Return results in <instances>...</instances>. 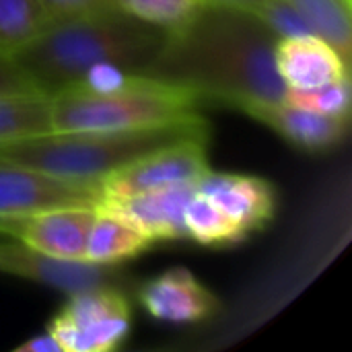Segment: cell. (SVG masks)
<instances>
[{"instance_id": "cell-17", "label": "cell", "mask_w": 352, "mask_h": 352, "mask_svg": "<svg viewBox=\"0 0 352 352\" xmlns=\"http://www.w3.org/2000/svg\"><path fill=\"white\" fill-rule=\"evenodd\" d=\"M307 21L311 31L332 43L351 64L352 0H287Z\"/></svg>"}, {"instance_id": "cell-16", "label": "cell", "mask_w": 352, "mask_h": 352, "mask_svg": "<svg viewBox=\"0 0 352 352\" xmlns=\"http://www.w3.org/2000/svg\"><path fill=\"white\" fill-rule=\"evenodd\" d=\"M52 132V97L43 91L0 93V144Z\"/></svg>"}, {"instance_id": "cell-11", "label": "cell", "mask_w": 352, "mask_h": 352, "mask_svg": "<svg viewBox=\"0 0 352 352\" xmlns=\"http://www.w3.org/2000/svg\"><path fill=\"white\" fill-rule=\"evenodd\" d=\"M136 297L148 316L171 324H196L219 309L217 295L188 268H169L146 280Z\"/></svg>"}, {"instance_id": "cell-25", "label": "cell", "mask_w": 352, "mask_h": 352, "mask_svg": "<svg viewBox=\"0 0 352 352\" xmlns=\"http://www.w3.org/2000/svg\"><path fill=\"white\" fill-rule=\"evenodd\" d=\"M16 352H62L56 338L45 330V334L41 336H33L31 340L23 342L21 346H16Z\"/></svg>"}, {"instance_id": "cell-23", "label": "cell", "mask_w": 352, "mask_h": 352, "mask_svg": "<svg viewBox=\"0 0 352 352\" xmlns=\"http://www.w3.org/2000/svg\"><path fill=\"white\" fill-rule=\"evenodd\" d=\"M39 4L45 10L50 23H54L107 8L111 6V0H39Z\"/></svg>"}, {"instance_id": "cell-22", "label": "cell", "mask_w": 352, "mask_h": 352, "mask_svg": "<svg viewBox=\"0 0 352 352\" xmlns=\"http://www.w3.org/2000/svg\"><path fill=\"white\" fill-rule=\"evenodd\" d=\"M256 16L278 37H295V35H307L314 33L307 21L297 12L293 4L287 0H264L260 8L256 10Z\"/></svg>"}, {"instance_id": "cell-15", "label": "cell", "mask_w": 352, "mask_h": 352, "mask_svg": "<svg viewBox=\"0 0 352 352\" xmlns=\"http://www.w3.org/2000/svg\"><path fill=\"white\" fill-rule=\"evenodd\" d=\"M151 245L153 241L142 231L132 227L128 221L97 206V214L91 225L85 248V260L116 266L120 262L140 256Z\"/></svg>"}, {"instance_id": "cell-26", "label": "cell", "mask_w": 352, "mask_h": 352, "mask_svg": "<svg viewBox=\"0 0 352 352\" xmlns=\"http://www.w3.org/2000/svg\"><path fill=\"white\" fill-rule=\"evenodd\" d=\"M214 4H223V6H231V8H239V10H248L252 14H256V10L260 8V4L264 0H210Z\"/></svg>"}, {"instance_id": "cell-10", "label": "cell", "mask_w": 352, "mask_h": 352, "mask_svg": "<svg viewBox=\"0 0 352 352\" xmlns=\"http://www.w3.org/2000/svg\"><path fill=\"white\" fill-rule=\"evenodd\" d=\"M196 192L208 198L243 235L262 229L276 210L272 184L256 175L210 169L196 182Z\"/></svg>"}, {"instance_id": "cell-14", "label": "cell", "mask_w": 352, "mask_h": 352, "mask_svg": "<svg viewBox=\"0 0 352 352\" xmlns=\"http://www.w3.org/2000/svg\"><path fill=\"white\" fill-rule=\"evenodd\" d=\"M252 120L268 126L287 142L303 151H326L338 144L349 130L351 118L342 116H326L311 109L295 107L285 101L258 107L250 113Z\"/></svg>"}, {"instance_id": "cell-20", "label": "cell", "mask_w": 352, "mask_h": 352, "mask_svg": "<svg viewBox=\"0 0 352 352\" xmlns=\"http://www.w3.org/2000/svg\"><path fill=\"white\" fill-rule=\"evenodd\" d=\"M210 0H111V6L167 33L192 21Z\"/></svg>"}, {"instance_id": "cell-2", "label": "cell", "mask_w": 352, "mask_h": 352, "mask_svg": "<svg viewBox=\"0 0 352 352\" xmlns=\"http://www.w3.org/2000/svg\"><path fill=\"white\" fill-rule=\"evenodd\" d=\"M167 31L113 6L50 23L12 62L43 93L82 82L101 68L144 72Z\"/></svg>"}, {"instance_id": "cell-7", "label": "cell", "mask_w": 352, "mask_h": 352, "mask_svg": "<svg viewBox=\"0 0 352 352\" xmlns=\"http://www.w3.org/2000/svg\"><path fill=\"white\" fill-rule=\"evenodd\" d=\"M99 202L101 190L95 182L54 177L0 161V219L62 206H97Z\"/></svg>"}, {"instance_id": "cell-8", "label": "cell", "mask_w": 352, "mask_h": 352, "mask_svg": "<svg viewBox=\"0 0 352 352\" xmlns=\"http://www.w3.org/2000/svg\"><path fill=\"white\" fill-rule=\"evenodd\" d=\"M97 206H62L29 214L2 217L0 235L47 256L85 260V248Z\"/></svg>"}, {"instance_id": "cell-21", "label": "cell", "mask_w": 352, "mask_h": 352, "mask_svg": "<svg viewBox=\"0 0 352 352\" xmlns=\"http://www.w3.org/2000/svg\"><path fill=\"white\" fill-rule=\"evenodd\" d=\"M351 76L340 78L328 85H322L318 89H307V91H285V103L311 109L318 113L326 116H342L351 118Z\"/></svg>"}, {"instance_id": "cell-19", "label": "cell", "mask_w": 352, "mask_h": 352, "mask_svg": "<svg viewBox=\"0 0 352 352\" xmlns=\"http://www.w3.org/2000/svg\"><path fill=\"white\" fill-rule=\"evenodd\" d=\"M184 223L188 239L202 245H229L245 237L208 198L196 190L186 206Z\"/></svg>"}, {"instance_id": "cell-9", "label": "cell", "mask_w": 352, "mask_h": 352, "mask_svg": "<svg viewBox=\"0 0 352 352\" xmlns=\"http://www.w3.org/2000/svg\"><path fill=\"white\" fill-rule=\"evenodd\" d=\"M0 272L58 289L66 295L95 287H124V276L116 266L56 258L23 243H0Z\"/></svg>"}, {"instance_id": "cell-4", "label": "cell", "mask_w": 352, "mask_h": 352, "mask_svg": "<svg viewBox=\"0 0 352 352\" xmlns=\"http://www.w3.org/2000/svg\"><path fill=\"white\" fill-rule=\"evenodd\" d=\"M206 134V120L130 132H50L0 144V161L54 177L99 184L120 167L184 138Z\"/></svg>"}, {"instance_id": "cell-13", "label": "cell", "mask_w": 352, "mask_h": 352, "mask_svg": "<svg viewBox=\"0 0 352 352\" xmlns=\"http://www.w3.org/2000/svg\"><path fill=\"white\" fill-rule=\"evenodd\" d=\"M196 184L175 186L155 192H144L124 200L99 202L97 206L128 221L132 227L142 231L153 243L188 239L184 212L194 196Z\"/></svg>"}, {"instance_id": "cell-24", "label": "cell", "mask_w": 352, "mask_h": 352, "mask_svg": "<svg viewBox=\"0 0 352 352\" xmlns=\"http://www.w3.org/2000/svg\"><path fill=\"white\" fill-rule=\"evenodd\" d=\"M16 91H39L12 60L0 58V93H16Z\"/></svg>"}, {"instance_id": "cell-1", "label": "cell", "mask_w": 352, "mask_h": 352, "mask_svg": "<svg viewBox=\"0 0 352 352\" xmlns=\"http://www.w3.org/2000/svg\"><path fill=\"white\" fill-rule=\"evenodd\" d=\"M276 39L256 14L208 2L167 33L142 74L192 89L202 105L217 103L250 116L285 101L287 89L274 66Z\"/></svg>"}, {"instance_id": "cell-3", "label": "cell", "mask_w": 352, "mask_h": 352, "mask_svg": "<svg viewBox=\"0 0 352 352\" xmlns=\"http://www.w3.org/2000/svg\"><path fill=\"white\" fill-rule=\"evenodd\" d=\"M52 97V132H130L200 118V97L142 72L101 68Z\"/></svg>"}, {"instance_id": "cell-18", "label": "cell", "mask_w": 352, "mask_h": 352, "mask_svg": "<svg viewBox=\"0 0 352 352\" xmlns=\"http://www.w3.org/2000/svg\"><path fill=\"white\" fill-rule=\"evenodd\" d=\"M47 25L39 0H0V58L12 60Z\"/></svg>"}, {"instance_id": "cell-12", "label": "cell", "mask_w": 352, "mask_h": 352, "mask_svg": "<svg viewBox=\"0 0 352 352\" xmlns=\"http://www.w3.org/2000/svg\"><path fill=\"white\" fill-rule=\"evenodd\" d=\"M274 66L285 89L291 91L318 89L351 76V64L316 33L276 39Z\"/></svg>"}, {"instance_id": "cell-5", "label": "cell", "mask_w": 352, "mask_h": 352, "mask_svg": "<svg viewBox=\"0 0 352 352\" xmlns=\"http://www.w3.org/2000/svg\"><path fill=\"white\" fill-rule=\"evenodd\" d=\"M130 324L124 287H95L68 295L47 332L62 352H111L128 338Z\"/></svg>"}, {"instance_id": "cell-6", "label": "cell", "mask_w": 352, "mask_h": 352, "mask_svg": "<svg viewBox=\"0 0 352 352\" xmlns=\"http://www.w3.org/2000/svg\"><path fill=\"white\" fill-rule=\"evenodd\" d=\"M206 140L208 134L184 138L120 167L99 182L101 202L196 184L210 171Z\"/></svg>"}]
</instances>
